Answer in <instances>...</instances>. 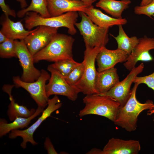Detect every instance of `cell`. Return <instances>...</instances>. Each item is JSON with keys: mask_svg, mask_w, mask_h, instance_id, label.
Returning a JSON list of instances; mask_svg holds the SVG:
<instances>
[{"mask_svg": "<svg viewBox=\"0 0 154 154\" xmlns=\"http://www.w3.org/2000/svg\"><path fill=\"white\" fill-rule=\"evenodd\" d=\"M17 56L23 70L21 78L23 81L32 82L37 80L41 74V71L36 68L34 65L33 56L26 45L24 40H15Z\"/></svg>", "mask_w": 154, "mask_h": 154, "instance_id": "obj_9", "label": "cell"}, {"mask_svg": "<svg viewBox=\"0 0 154 154\" xmlns=\"http://www.w3.org/2000/svg\"><path fill=\"white\" fill-rule=\"evenodd\" d=\"M80 63L75 61L73 58L65 59L54 62L48 66L47 69L48 71H55L65 78Z\"/></svg>", "mask_w": 154, "mask_h": 154, "instance_id": "obj_25", "label": "cell"}, {"mask_svg": "<svg viewBox=\"0 0 154 154\" xmlns=\"http://www.w3.org/2000/svg\"><path fill=\"white\" fill-rule=\"evenodd\" d=\"M17 1L20 3L21 7L23 9L25 8L27 5L25 0H17Z\"/></svg>", "mask_w": 154, "mask_h": 154, "instance_id": "obj_35", "label": "cell"}, {"mask_svg": "<svg viewBox=\"0 0 154 154\" xmlns=\"http://www.w3.org/2000/svg\"><path fill=\"white\" fill-rule=\"evenodd\" d=\"M85 69L84 63L83 61L76 66L65 78L70 86L76 87V85L82 78Z\"/></svg>", "mask_w": 154, "mask_h": 154, "instance_id": "obj_26", "label": "cell"}, {"mask_svg": "<svg viewBox=\"0 0 154 154\" xmlns=\"http://www.w3.org/2000/svg\"><path fill=\"white\" fill-rule=\"evenodd\" d=\"M93 22L98 26L109 28L114 25H124L127 22L125 18H117L110 17L92 5L87 8L84 12Z\"/></svg>", "mask_w": 154, "mask_h": 154, "instance_id": "obj_18", "label": "cell"}, {"mask_svg": "<svg viewBox=\"0 0 154 154\" xmlns=\"http://www.w3.org/2000/svg\"><path fill=\"white\" fill-rule=\"evenodd\" d=\"M8 38L1 32L0 31V43H1L7 40Z\"/></svg>", "mask_w": 154, "mask_h": 154, "instance_id": "obj_34", "label": "cell"}, {"mask_svg": "<svg viewBox=\"0 0 154 154\" xmlns=\"http://www.w3.org/2000/svg\"><path fill=\"white\" fill-rule=\"evenodd\" d=\"M25 16V26L29 30L44 25L58 28L66 27L68 29V33L72 35L76 33L74 26L78 17L77 12H70L58 16L44 17L35 12L30 11L27 12Z\"/></svg>", "mask_w": 154, "mask_h": 154, "instance_id": "obj_4", "label": "cell"}, {"mask_svg": "<svg viewBox=\"0 0 154 154\" xmlns=\"http://www.w3.org/2000/svg\"><path fill=\"white\" fill-rule=\"evenodd\" d=\"M51 17L61 15L72 11L84 12L88 7L80 0H47Z\"/></svg>", "mask_w": 154, "mask_h": 154, "instance_id": "obj_16", "label": "cell"}, {"mask_svg": "<svg viewBox=\"0 0 154 154\" xmlns=\"http://www.w3.org/2000/svg\"><path fill=\"white\" fill-rule=\"evenodd\" d=\"M1 25L0 31L8 38L14 40H24L36 29L35 28L31 31L26 30L20 21L14 22L11 20L9 16H5Z\"/></svg>", "mask_w": 154, "mask_h": 154, "instance_id": "obj_19", "label": "cell"}, {"mask_svg": "<svg viewBox=\"0 0 154 154\" xmlns=\"http://www.w3.org/2000/svg\"><path fill=\"white\" fill-rule=\"evenodd\" d=\"M102 150L97 148H93L88 152L86 154H101Z\"/></svg>", "mask_w": 154, "mask_h": 154, "instance_id": "obj_32", "label": "cell"}, {"mask_svg": "<svg viewBox=\"0 0 154 154\" xmlns=\"http://www.w3.org/2000/svg\"><path fill=\"white\" fill-rule=\"evenodd\" d=\"M62 104L58 96L55 95L52 98L48 99L47 108L44 110L41 116L34 123L24 130H12L9 135V137L11 139L19 136L22 137L23 141L21 144V146L24 149L26 148L28 142L33 145H37V143L33 138L35 131L44 120L50 116L53 112L61 108Z\"/></svg>", "mask_w": 154, "mask_h": 154, "instance_id": "obj_7", "label": "cell"}, {"mask_svg": "<svg viewBox=\"0 0 154 154\" xmlns=\"http://www.w3.org/2000/svg\"><path fill=\"white\" fill-rule=\"evenodd\" d=\"M141 149L138 141L112 137L102 150L101 154H137Z\"/></svg>", "mask_w": 154, "mask_h": 154, "instance_id": "obj_15", "label": "cell"}, {"mask_svg": "<svg viewBox=\"0 0 154 154\" xmlns=\"http://www.w3.org/2000/svg\"><path fill=\"white\" fill-rule=\"evenodd\" d=\"M134 84L129 98L124 106L120 107L114 122L116 125L128 132L134 131L136 129L139 114L145 110H151L154 105L153 102L150 100L144 103L138 101L136 94L139 84Z\"/></svg>", "mask_w": 154, "mask_h": 154, "instance_id": "obj_1", "label": "cell"}, {"mask_svg": "<svg viewBox=\"0 0 154 154\" xmlns=\"http://www.w3.org/2000/svg\"><path fill=\"white\" fill-rule=\"evenodd\" d=\"M83 102L85 106L80 111V117L96 115L105 117L113 122L120 107L119 104L112 98L98 94L86 95Z\"/></svg>", "mask_w": 154, "mask_h": 154, "instance_id": "obj_3", "label": "cell"}, {"mask_svg": "<svg viewBox=\"0 0 154 154\" xmlns=\"http://www.w3.org/2000/svg\"><path fill=\"white\" fill-rule=\"evenodd\" d=\"M152 1V0H142L140 6H143L146 5Z\"/></svg>", "mask_w": 154, "mask_h": 154, "instance_id": "obj_36", "label": "cell"}, {"mask_svg": "<svg viewBox=\"0 0 154 154\" xmlns=\"http://www.w3.org/2000/svg\"><path fill=\"white\" fill-rule=\"evenodd\" d=\"M30 11L35 12L44 17H51L48 9L47 0H32L28 7L18 11L17 15L18 17L22 18Z\"/></svg>", "mask_w": 154, "mask_h": 154, "instance_id": "obj_24", "label": "cell"}, {"mask_svg": "<svg viewBox=\"0 0 154 154\" xmlns=\"http://www.w3.org/2000/svg\"><path fill=\"white\" fill-rule=\"evenodd\" d=\"M58 29L40 25L25 38V42L33 56L49 43L57 33Z\"/></svg>", "mask_w": 154, "mask_h": 154, "instance_id": "obj_11", "label": "cell"}, {"mask_svg": "<svg viewBox=\"0 0 154 154\" xmlns=\"http://www.w3.org/2000/svg\"><path fill=\"white\" fill-rule=\"evenodd\" d=\"M0 56L2 58L17 57L15 40L9 39L0 44Z\"/></svg>", "mask_w": 154, "mask_h": 154, "instance_id": "obj_27", "label": "cell"}, {"mask_svg": "<svg viewBox=\"0 0 154 154\" xmlns=\"http://www.w3.org/2000/svg\"><path fill=\"white\" fill-rule=\"evenodd\" d=\"M119 82L117 69L114 67L100 72L97 71L95 82L96 94L106 93Z\"/></svg>", "mask_w": 154, "mask_h": 154, "instance_id": "obj_17", "label": "cell"}, {"mask_svg": "<svg viewBox=\"0 0 154 154\" xmlns=\"http://www.w3.org/2000/svg\"><path fill=\"white\" fill-rule=\"evenodd\" d=\"M41 71L40 75L34 82H25L18 76L14 77L13 80L17 87L23 88L30 94L38 107L44 109L48 105L49 99L46 92V83L50 76L45 70L42 69Z\"/></svg>", "mask_w": 154, "mask_h": 154, "instance_id": "obj_8", "label": "cell"}, {"mask_svg": "<svg viewBox=\"0 0 154 154\" xmlns=\"http://www.w3.org/2000/svg\"><path fill=\"white\" fill-rule=\"evenodd\" d=\"M0 6L5 16H11L14 17H16V14L15 11L11 9L9 6L6 4L5 0H0Z\"/></svg>", "mask_w": 154, "mask_h": 154, "instance_id": "obj_30", "label": "cell"}, {"mask_svg": "<svg viewBox=\"0 0 154 154\" xmlns=\"http://www.w3.org/2000/svg\"><path fill=\"white\" fill-rule=\"evenodd\" d=\"M96 0H94V1H95Z\"/></svg>", "mask_w": 154, "mask_h": 154, "instance_id": "obj_38", "label": "cell"}, {"mask_svg": "<svg viewBox=\"0 0 154 154\" xmlns=\"http://www.w3.org/2000/svg\"><path fill=\"white\" fill-rule=\"evenodd\" d=\"M152 1H154V0H152Z\"/></svg>", "mask_w": 154, "mask_h": 154, "instance_id": "obj_37", "label": "cell"}, {"mask_svg": "<svg viewBox=\"0 0 154 154\" xmlns=\"http://www.w3.org/2000/svg\"><path fill=\"white\" fill-rule=\"evenodd\" d=\"M122 25H118V34L117 36L111 35L116 41L117 48L123 50L129 55L138 43L139 39L136 36L128 37L124 31Z\"/></svg>", "mask_w": 154, "mask_h": 154, "instance_id": "obj_23", "label": "cell"}, {"mask_svg": "<svg viewBox=\"0 0 154 154\" xmlns=\"http://www.w3.org/2000/svg\"><path fill=\"white\" fill-rule=\"evenodd\" d=\"M131 3L130 0H99L96 5L113 17L121 19L123 11L127 8Z\"/></svg>", "mask_w": 154, "mask_h": 154, "instance_id": "obj_22", "label": "cell"}, {"mask_svg": "<svg viewBox=\"0 0 154 154\" xmlns=\"http://www.w3.org/2000/svg\"><path fill=\"white\" fill-rule=\"evenodd\" d=\"M13 85L6 84L3 87L4 91L9 96L10 103L8 106L7 115L9 120L13 121L18 117L27 118L31 116L35 112L34 109L29 110L23 106L19 105L16 103L11 95Z\"/></svg>", "mask_w": 154, "mask_h": 154, "instance_id": "obj_20", "label": "cell"}, {"mask_svg": "<svg viewBox=\"0 0 154 154\" xmlns=\"http://www.w3.org/2000/svg\"><path fill=\"white\" fill-rule=\"evenodd\" d=\"M134 12L136 14L144 15L151 18V16H154V1L144 6H136Z\"/></svg>", "mask_w": 154, "mask_h": 154, "instance_id": "obj_29", "label": "cell"}, {"mask_svg": "<svg viewBox=\"0 0 154 154\" xmlns=\"http://www.w3.org/2000/svg\"><path fill=\"white\" fill-rule=\"evenodd\" d=\"M74 41L71 36L57 33L47 45L33 56L34 62L42 60L55 62L73 58Z\"/></svg>", "mask_w": 154, "mask_h": 154, "instance_id": "obj_2", "label": "cell"}, {"mask_svg": "<svg viewBox=\"0 0 154 154\" xmlns=\"http://www.w3.org/2000/svg\"><path fill=\"white\" fill-rule=\"evenodd\" d=\"M43 110V108L38 107L34 113L30 117H18L10 123H7L3 119H1L0 137H2L12 130L27 127L31 120L38 116Z\"/></svg>", "mask_w": 154, "mask_h": 154, "instance_id": "obj_21", "label": "cell"}, {"mask_svg": "<svg viewBox=\"0 0 154 154\" xmlns=\"http://www.w3.org/2000/svg\"><path fill=\"white\" fill-rule=\"evenodd\" d=\"M44 147L48 154H58L48 137H46L44 143Z\"/></svg>", "mask_w": 154, "mask_h": 154, "instance_id": "obj_31", "label": "cell"}, {"mask_svg": "<svg viewBox=\"0 0 154 154\" xmlns=\"http://www.w3.org/2000/svg\"><path fill=\"white\" fill-rule=\"evenodd\" d=\"M84 3L88 7L92 5V4L95 1L94 0H80Z\"/></svg>", "mask_w": 154, "mask_h": 154, "instance_id": "obj_33", "label": "cell"}, {"mask_svg": "<svg viewBox=\"0 0 154 154\" xmlns=\"http://www.w3.org/2000/svg\"><path fill=\"white\" fill-rule=\"evenodd\" d=\"M81 17L79 23L75 26L82 36L86 47L94 48L105 46L109 41V28L100 27L94 23L84 13L79 12Z\"/></svg>", "mask_w": 154, "mask_h": 154, "instance_id": "obj_5", "label": "cell"}, {"mask_svg": "<svg viewBox=\"0 0 154 154\" xmlns=\"http://www.w3.org/2000/svg\"><path fill=\"white\" fill-rule=\"evenodd\" d=\"M100 48L86 47L83 60L85 64L84 74L76 87L86 95L96 94L95 82L97 71L95 67V62Z\"/></svg>", "mask_w": 154, "mask_h": 154, "instance_id": "obj_6", "label": "cell"}, {"mask_svg": "<svg viewBox=\"0 0 154 154\" xmlns=\"http://www.w3.org/2000/svg\"><path fill=\"white\" fill-rule=\"evenodd\" d=\"M144 68L142 63L132 69L123 80L119 82L106 93L100 94L110 97L118 102L120 107L124 106L128 100L131 94V87L135 77L141 73Z\"/></svg>", "mask_w": 154, "mask_h": 154, "instance_id": "obj_10", "label": "cell"}, {"mask_svg": "<svg viewBox=\"0 0 154 154\" xmlns=\"http://www.w3.org/2000/svg\"><path fill=\"white\" fill-rule=\"evenodd\" d=\"M134 83L139 84H146L149 87L152 89L154 92V72L151 74L142 77L136 76L134 81ZM148 115H151L154 114V105L153 109L149 110Z\"/></svg>", "mask_w": 154, "mask_h": 154, "instance_id": "obj_28", "label": "cell"}, {"mask_svg": "<svg viewBox=\"0 0 154 154\" xmlns=\"http://www.w3.org/2000/svg\"><path fill=\"white\" fill-rule=\"evenodd\" d=\"M51 76L46 86V92L48 98L53 95L65 96L69 99L75 101L78 98L80 90L75 87L70 85L65 78L57 72L50 70Z\"/></svg>", "mask_w": 154, "mask_h": 154, "instance_id": "obj_12", "label": "cell"}, {"mask_svg": "<svg viewBox=\"0 0 154 154\" xmlns=\"http://www.w3.org/2000/svg\"><path fill=\"white\" fill-rule=\"evenodd\" d=\"M128 56L124 51L118 48L110 50L105 46L101 48L96 58L97 71L100 72L111 68L114 67L118 63L125 62Z\"/></svg>", "mask_w": 154, "mask_h": 154, "instance_id": "obj_14", "label": "cell"}, {"mask_svg": "<svg viewBox=\"0 0 154 154\" xmlns=\"http://www.w3.org/2000/svg\"><path fill=\"white\" fill-rule=\"evenodd\" d=\"M154 49V38L145 36L139 39V42L127 58L123 65L129 70L135 67L139 61L148 62L153 60L149 51Z\"/></svg>", "mask_w": 154, "mask_h": 154, "instance_id": "obj_13", "label": "cell"}]
</instances>
